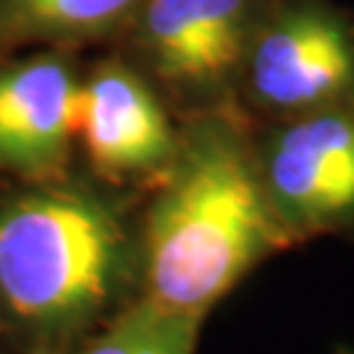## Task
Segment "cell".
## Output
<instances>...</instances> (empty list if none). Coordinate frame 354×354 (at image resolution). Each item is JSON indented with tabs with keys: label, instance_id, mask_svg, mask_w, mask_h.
<instances>
[{
	"label": "cell",
	"instance_id": "cell-2",
	"mask_svg": "<svg viewBox=\"0 0 354 354\" xmlns=\"http://www.w3.org/2000/svg\"><path fill=\"white\" fill-rule=\"evenodd\" d=\"M118 266V226L89 194L39 189L0 207V297L32 326H71L100 310Z\"/></svg>",
	"mask_w": 354,
	"mask_h": 354
},
{
	"label": "cell",
	"instance_id": "cell-4",
	"mask_svg": "<svg viewBox=\"0 0 354 354\" xmlns=\"http://www.w3.org/2000/svg\"><path fill=\"white\" fill-rule=\"evenodd\" d=\"M239 87L281 118L354 102V21L330 0H270Z\"/></svg>",
	"mask_w": 354,
	"mask_h": 354
},
{
	"label": "cell",
	"instance_id": "cell-5",
	"mask_svg": "<svg viewBox=\"0 0 354 354\" xmlns=\"http://www.w3.org/2000/svg\"><path fill=\"white\" fill-rule=\"evenodd\" d=\"M283 121L257 152L283 226L317 228L354 215V102Z\"/></svg>",
	"mask_w": 354,
	"mask_h": 354
},
{
	"label": "cell",
	"instance_id": "cell-1",
	"mask_svg": "<svg viewBox=\"0 0 354 354\" xmlns=\"http://www.w3.org/2000/svg\"><path fill=\"white\" fill-rule=\"evenodd\" d=\"M163 171L145 236L147 299L203 317L289 228L268 197L252 140L226 105L192 115Z\"/></svg>",
	"mask_w": 354,
	"mask_h": 354
},
{
	"label": "cell",
	"instance_id": "cell-9",
	"mask_svg": "<svg viewBox=\"0 0 354 354\" xmlns=\"http://www.w3.org/2000/svg\"><path fill=\"white\" fill-rule=\"evenodd\" d=\"M200 317L145 299L113 328L92 344L87 354H194Z\"/></svg>",
	"mask_w": 354,
	"mask_h": 354
},
{
	"label": "cell",
	"instance_id": "cell-3",
	"mask_svg": "<svg viewBox=\"0 0 354 354\" xmlns=\"http://www.w3.org/2000/svg\"><path fill=\"white\" fill-rule=\"evenodd\" d=\"M270 0H142L118 37L134 68L197 113L223 108Z\"/></svg>",
	"mask_w": 354,
	"mask_h": 354
},
{
	"label": "cell",
	"instance_id": "cell-7",
	"mask_svg": "<svg viewBox=\"0 0 354 354\" xmlns=\"http://www.w3.org/2000/svg\"><path fill=\"white\" fill-rule=\"evenodd\" d=\"M82 76L58 48L0 68V171L48 176L74 142Z\"/></svg>",
	"mask_w": 354,
	"mask_h": 354
},
{
	"label": "cell",
	"instance_id": "cell-8",
	"mask_svg": "<svg viewBox=\"0 0 354 354\" xmlns=\"http://www.w3.org/2000/svg\"><path fill=\"white\" fill-rule=\"evenodd\" d=\"M142 0H0V48L118 37Z\"/></svg>",
	"mask_w": 354,
	"mask_h": 354
},
{
	"label": "cell",
	"instance_id": "cell-6",
	"mask_svg": "<svg viewBox=\"0 0 354 354\" xmlns=\"http://www.w3.org/2000/svg\"><path fill=\"white\" fill-rule=\"evenodd\" d=\"M74 140L105 176L165 168L178 131L160 92L127 58H108L79 82Z\"/></svg>",
	"mask_w": 354,
	"mask_h": 354
}]
</instances>
